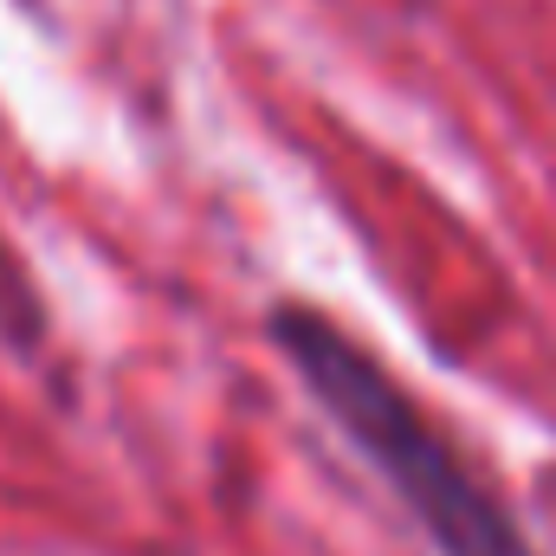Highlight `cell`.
Wrapping results in <instances>:
<instances>
[{
	"mask_svg": "<svg viewBox=\"0 0 556 556\" xmlns=\"http://www.w3.org/2000/svg\"><path fill=\"white\" fill-rule=\"evenodd\" d=\"M273 343L298 369L304 395L343 427V440L415 511V525L440 556H538L511 505L485 485V472L343 324H330L311 304H278Z\"/></svg>",
	"mask_w": 556,
	"mask_h": 556,
	"instance_id": "1",
	"label": "cell"
}]
</instances>
